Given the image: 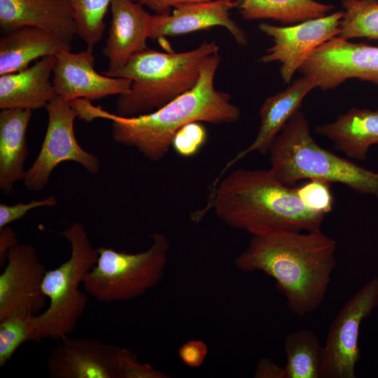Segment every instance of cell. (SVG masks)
<instances>
[{
  "mask_svg": "<svg viewBox=\"0 0 378 378\" xmlns=\"http://www.w3.org/2000/svg\"><path fill=\"white\" fill-rule=\"evenodd\" d=\"M337 244L321 230L277 231L252 236L234 260L242 272L272 277L292 314L303 316L323 303L337 267Z\"/></svg>",
  "mask_w": 378,
  "mask_h": 378,
  "instance_id": "6da1fadb",
  "label": "cell"
},
{
  "mask_svg": "<svg viewBox=\"0 0 378 378\" xmlns=\"http://www.w3.org/2000/svg\"><path fill=\"white\" fill-rule=\"evenodd\" d=\"M220 62L218 52L209 56L196 85L154 111L122 117L92 105L89 117L111 120V135L116 143L136 148L152 162L160 161L168 153L175 134L184 125L192 122L229 124L240 119L241 110L232 102L230 94L215 88Z\"/></svg>",
  "mask_w": 378,
  "mask_h": 378,
  "instance_id": "7a4b0ae2",
  "label": "cell"
},
{
  "mask_svg": "<svg viewBox=\"0 0 378 378\" xmlns=\"http://www.w3.org/2000/svg\"><path fill=\"white\" fill-rule=\"evenodd\" d=\"M216 184L210 204L228 226L252 236L277 231H317L322 213L307 207L296 188L281 183L272 171L237 169Z\"/></svg>",
  "mask_w": 378,
  "mask_h": 378,
  "instance_id": "3957f363",
  "label": "cell"
},
{
  "mask_svg": "<svg viewBox=\"0 0 378 378\" xmlns=\"http://www.w3.org/2000/svg\"><path fill=\"white\" fill-rule=\"evenodd\" d=\"M216 42L204 41L192 50L162 52L149 48L134 55L111 77L132 81L128 92L118 96L117 115L132 117L154 111L191 90L197 83L204 60L218 52Z\"/></svg>",
  "mask_w": 378,
  "mask_h": 378,
  "instance_id": "277c9868",
  "label": "cell"
},
{
  "mask_svg": "<svg viewBox=\"0 0 378 378\" xmlns=\"http://www.w3.org/2000/svg\"><path fill=\"white\" fill-rule=\"evenodd\" d=\"M268 153L277 179L287 186L302 179L340 183L378 198V173L321 148L311 135L304 113L297 110L272 142Z\"/></svg>",
  "mask_w": 378,
  "mask_h": 378,
  "instance_id": "5b68a950",
  "label": "cell"
},
{
  "mask_svg": "<svg viewBox=\"0 0 378 378\" xmlns=\"http://www.w3.org/2000/svg\"><path fill=\"white\" fill-rule=\"evenodd\" d=\"M61 234L70 244L71 255L45 274L42 291L49 299V305L31 316L38 342L46 338L62 340L74 331L88 304V296L79 286L98 258L97 248L81 223H73Z\"/></svg>",
  "mask_w": 378,
  "mask_h": 378,
  "instance_id": "8992f818",
  "label": "cell"
},
{
  "mask_svg": "<svg viewBox=\"0 0 378 378\" xmlns=\"http://www.w3.org/2000/svg\"><path fill=\"white\" fill-rule=\"evenodd\" d=\"M150 246L136 253L97 248L95 265L83 286L97 301L110 303L132 300L144 295L161 281L168 260L170 244L167 236L153 232Z\"/></svg>",
  "mask_w": 378,
  "mask_h": 378,
  "instance_id": "52a82bcc",
  "label": "cell"
},
{
  "mask_svg": "<svg viewBox=\"0 0 378 378\" xmlns=\"http://www.w3.org/2000/svg\"><path fill=\"white\" fill-rule=\"evenodd\" d=\"M46 109V134L39 153L23 180L26 188L31 191L42 190L53 169L61 162H77L92 174L98 173L100 167L99 158L83 149L76 139L74 124L78 113L70 103L57 96Z\"/></svg>",
  "mask_w": 378,
  "mask_h": 378,
  "instance_id": "ba28073f",
  "label": "cell"
},
{
  "mask_svg": "<svg viewBox=\"0 0 378 378\" xmlns=\"http://www.w3.org/2000/svg\"><path fill=\"white\" fill-rule=\"evenodd\" d=\"M377 307L378 278L374 277L356 292L331 322L323 346L321 378L356 377L360 326Z\"/></svg>",
  "mask_w": 378,
  "mask_h": 378,
  "instance_id": "9c48e42d",
  "label": "cell"
},
{
  "mask_svg": "<svg viewBox=\"0 0 378 378\" xmlns=\"http://www.w3.org/2000/svg\"><path fill=\"white\" fill-rule=\"evenodd\" d=\"M342 14V11H338L290 27L260 24V31L272 37L274 41V45L267 50L260 61L264 63L280 62L283 80L289 83L295 72L318 46L339 36Z\"/></svg>",
  "mask_w": 378,
  "mask_h": 378,
  "instance_id": "30bf717a",
  "label": "cell"
},
{
  "mask_svg": "<svg viewBox=\"0 0 378 378\" xmlns=\"http://www.w3.org/2000/svg\"><path fill=\"white\" fill-rule=\"evenodd\" d=\"M46 271L32 245L18 243L9 250L0 274V320L18 310L35 315L45 307L42 284Z\"/></svg>",
  "mask_w": 378,
  "mask_h": 378,
  "instance_id": "8fae6325",
  "label": "cell"
},
{
  "mask_svg": "<svg viewBox=\"0 0 378 378\" xmlns=\"http://www.w3.org/2000/svg\"><path fill=\"white\" fill-rule=\"evenodd\" d=\"M55 57L52 81L57 96L66 102L78 99L91 102L119 96L130 88V79L108 76L95 70L92 49L64 51Z\"/></svg>",
  "mask_w": 378,
  "mask_h": 378,
  "instance_id": "7c38bea8",
  "label": "cell"
},
{
  "mask_svg": "<svg viewBox=\"0 0 378 378\" xmlns=\"http://www.w3.org/2000/svg\"><path fill=\"white\" fill-rule=\"evenodd\" d=\"M46 358L52 378H119V346L95 339L65 337Z\"/></svg>",
  "mask_w": 378,
  "mask_h": 378,
  "instance_id": "4fadbf2b",
  "label": "cell"
},
{
  "mask_svg": "<svg viewBox=\"0 0 378 378\" xmlns=\"http://www.w3.org/2000/svg\"><path fill=\"white\" fill-rule=\"evenodd\" d=\"M239 4V0H211L187 4L170 13L152 15L148 38L160 39L219 26L227 29L239 45L245 46V32L230 18V10Z\"/></svg>",
  "mask_w": 378,
  "mask_h": 378,
  "instance_id": "5bb4252c",
  "label": "cell"
},
{
  "mask_svg": "<svg viewBox=\"0 0 378 378\" xmlns=\"http://www.w3.org/2000/svg\"><path fill=\"white\" fill-rule=\"evenodd\" d=\"M111 20L103 55L108 59L105 72L123 68L136 53L148 48L146 41L152 15L132 0H113Z\"/></svg>",
  "mask_w": 378,
  "mask_h": 378,
  "instance_id": "9a60e30c",
  "label": "cell"
},
{
  "mask_svg": "<svg viewBox=\"0 0 378 378\" xmlns=\"http://www.w3.org/2000/svg\"><path fill=\"white\" fill-rule=\"evenodd\" d=\"M0 27L5 32L34 27L70 43L78 36L74 11L68 0H0Z\"/></svg>",
  "mask_w": 378,
  "mask_h": 378,
  "instance_id": "2e32d148",
  "label": "cell"
},
{
  "mask_svg": "<svg viewBox=\"0 0 378 378\" xmlns=\"http://www.w3.org/2000/svg\"><path fill=\"white\" fill-rule=\"evenodd\" d=\"M55 59V56H46L26 69L0 75V108H46L57 97L50 80Z\"/></svg>",
  "mask_w": 378,
  "mask_h": 378,
  "instance_id": "e0dca14e",
  "label": "cell"
},
{
  "mask_svg": "<svg viewBox=\"0 0 378 378\" xmlns=\"http://www.w3.org/2000/svg\"><path fill=\"white\" fill-rule=\"evenodd\" d=\"M315 88H317L315 79L303 76L285 90L267 97L260 108V127L254 141L227 163L216 181L230 167L248 154L255 151L261 154L268 153L274 138L291 115L298 110L304 97Z\"/></svg>",
  "mask_w": 378,
  "mask_h": 378,
  "instance_id": "ac0fdd59",
  "label": "cell"
},
{
  "mask_svg": "<svg viewBox=\"0 0 378 378\" xmlns=\"http://www.w3.org/2000/svg\"><path fill=\"white\" fill-rule=\"evenodd\" d=\"M71 43L34 27L6 31L0 38V75L26 69L36 59L71 50Z\"/></svg>",
  "mask_w": 378,
  "mask_h": 378,
  "instance_id": "d6986e66",
  "label": "cell"
},
{
  "mask_svg": "<svg viewBox=\"0 0 378 378\" xmlns=\"http://www.w3.org/2000/svg\"><path fill=\"white\" fill-rule=\"evenodd\" d=\"M32 116L29 109H1L0 113V189L6 194L23 181L28 156L26 134Z\"/></svg>",
  "mask_w": 378,
  "mask_h": 378,
  "instance_id": "ffe728a7",
  "label": "cell"
},
{
  "mask_svg": "<svg viewBox=\"0 0 378 378\" xmlns=\"http://www.w3.org/2000/svg\"><path fill=\"white\" fill-rule=\"evenodd\" d=\"M349 158L365 160L368 148L378 143V110L352 108L332 122L316 128Z\"/></svg>",
  "mask_w": 378,
  "mask_h": 378,
  "instance_id": "44dd1931",
  "label": "cell"
},
{
  "mask_svg": "<svg viewBox=\"0 0 378 378\" xmlns=\"http://www.w3.org/2000/svg\"><path fill=\"white\" fill-rule=\"evenodd\" d=\"M238 7L245 20L272 19L286 24L322 18L333 9L314 0H239Z\"/></svg>",
  "mask_w": 378,
  "mask_h": 378,
  "instance_id": "7402d4cb",
  "label": "cell"
},
{
  "mask_svg": "<svg viewBox=\"0 0 378 378\" xmlns=\"http://www.w3.org/2000/svg\"><path fill=\"white\" fill-rule=\"evenodd\" d=\"M286 378H321L324 348L309 329L289 333L285 338Z\"/></svg>",
  "mask_w": 378,
  "mask_h": 378,
  "instance_id": "603a6c76",
  "label": "cell"
},
{
  "mask_svg": "<svg viewBox=\"0 0 378 378\" xmlns=\"http://www.w3.org/2000/svg\"><path fill=\"white\" fill-rule=\"evenodd\" d=\"M339 36L378 40V1L343 0Z\"/></svg>",
  "mask_w": 378,
  "mask_h": 378,
  "instance_id": "cb8c5ba5",
  "label": "cell"
},
{
  "mask_svg": "<svg viewBox=\"0 0 378 378\" xmlns=\"http://www.w3.org/2000/svg\"><path fill=\"white\" fill-rule=\"evenodd\" d=\"M73 9L78 36L87 48L93 50L102 40L104 30V18L113 0H68Z\"/></svg>",
  "mask_w": 378,
  "mask_h": 378,
  "instance_id": "d4e9b609",
  "label": "cell"
},
{
  "mask_svg": "<svg viewBox=\"0 0 378 378\" xmlns=\"http://www.w3.org/2000/svg\"><path fill=\"white\" fill-rule=\"evenodd\" d=\"M33 315L27 310H18L0 320V367L11 359L23 343L38 342L31 322Z\"/></svg>",
  "mask_w": 378,
  "mask_h": 378,
  "instance_id": "484cf974",
  "label": "cell"
},
{
  "mask_svg": "<svg viewBox=\"0 0 378 378\" xmlns=\"http://www.w3.org/2000/svg\"><path fill=\"white\" fill-rule=\"evenodd\" d=\"M310 181L300 188L296 192L302 202L309 209L323 214L330 212L332 206V196L330 183L320 179Z\"/></svg>",
  "mask_w": 378,
  "mask_h": 378,
  "instance_id": "4316f807",
  "label": "cell"
},
{
  "mask_svg": "<svg viewBox=\"0 0 378 378\" xmlns=\"http://www.w3.org/2000/svg\"><path fill=\"white\" fill-rule=\"evenodd\" d=\"M207 139L206 129L200 122H190L175 134L172 146L181 156L195 155L205 144Z\"/></svg>",
  "mask_w": 378,
  "mask_h": 378,
  "instance_id": "83f0119b",
  "label": "cell"
},
{
  "mask_svg": "<svg viewBox=\"0 0 378 378\" xmlns=\"http://www.w3.org/2000/svg\"><path fill=\"white\" fill-rule=\"evenodd\" d=\"M119 378H168L167 374L154 368L148 363L141 362L137 354L120 347L118 357Z\"/></svg>",
  "mask_w": 378,
  "mask_h": 378,
  "instance_id": "f1b7e54d",
  "label": "cell"
},
{
  "mask_svg": "<svg viewBox=\"0 0 378 378\" xmlns=\"http://www.w3.org/2000/svg\"><path fill=\"white\" fill-rule=\"evenodd\" d=\"M57 204V200L53 195L43 200H32L27 203L19 202L13 205L1 203L0 204V228L23 218L31 209L42 206H54Z\"/></svg>",
  "mask_w": 378,
  "mask_h": 378,
  "instance_id": "f546056e",
  "label": "cell"
},
{
  "mask_svg": "<svg viewBox=\"0 0 378 378\" xmlns=\"http://www.w3.org/2000/svg\"><path fill=\"white\" fill-rule=\"evenodd\" d=\"M207 352V346L204 342L190 340L179 348L178 354L185 365L190 368H198L204 363Z\"/></svg>",
  "mask_w": 378,
  "mask_h": 378,
  "instance_id": "4dcf8cb0",
  "label": "cell"
},
{
  "mask_svg": "<svg viewBox=\"0 0 378 378\" xmlns=\"http://www.w3.org/2000/svg\"><path fill=\"white\" fill-rule=\"evenodd\" d=\"M133 1L150 8L155 14L170 13L181 6L195 3L208 1L211 0H132Z\"/></svg>",
  "mask_w": 378,
  "mask_h": 378,
  "instance_id": "1f68e13d",
  "label": "cell"
},
{
  "mask_svg": "<svg viewBox=\"0 0 378 378\" xmlns=\"http://www.w3.org/2000/svg\"><path fill=\"white\" fill-rule=\"evenodd\" d=\"M18 243L15 231L8 225L0 228V266L6 263L9 250Z\"/></svg>",
  "mask_w": 378,
  "mask_h": 378,
  "instance_id": "d6a6232c",
  "label": "cell"
},
{
  "mask_svg": "<svg viewBox=\"0 0 378 378\" xmlns=\"http://www.w3.org/2000/svg\"><path fill=\"white\" fill-rule=\"evenodd\" d=\"M254 377L257 378H286L284 368L269 358H262L257 365Z\"/></svg>",
  "mask_w": 378,
  "mask_h": 378,
  "instance_id": "836d02e7",
  "label": "cell"
},
{
  "mask_svg": "<svg viewBox=\"0 0 378 378\" xmlns=\"http://www.w3.org/2000/svg\"><path fill=\"white\" fill-rule=\"evenodd\" d=\"M378 110V109H377Z\"/></svg>",
  "mask_w": 378,
  "mask_h": 378,
  "instance_id": "e575fe53",
  "label": "cell"
}]
</instances>
